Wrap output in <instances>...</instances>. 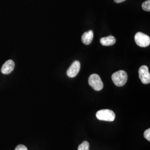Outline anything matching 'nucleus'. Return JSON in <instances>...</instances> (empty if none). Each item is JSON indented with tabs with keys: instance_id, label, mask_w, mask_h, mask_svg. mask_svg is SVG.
Wrapping results in <instances>:
<instances>
[{
	"instance_id": "obj_1",
	"label": "nucleus",
	"mask_w": 150,
	"mask_h": 150,
	"mask_svg": "<svg viewBox=\"0 0 150 150\" xmlns=\"http://www.w3.org/2000/svg\"><path fill=\"white\" fill-rule=\"evenodd\" d=\"M127 74L123 70H120L115 72L112 75V80L114 84L118 87L124 86L127 81Z\"/></svg>"
},
{
	"instance_id": "obj_2",
	"label": "nucleus",
	"mask_w": 150,
	"mask_h": 150,
	"mask_svg": "<svg viewBox=\"0 0 150 150\" xmlns=\"http://www.w3.org/2000/svg\"><path fill=\"white\" fill-rule=\"evenodd\" d=\"M96 117L98 120L101 121H106L112 122L115 119V113L112 110L105 109L101 110L96 113Z\"/></svg>"
},
{
	"instance_id": "obj_3",
	"label": "nucleus",
	"mask_w": 150,
	"mask_h": 150,
	"mask_svg": "<svg viewBox=\"0 0 150 150\" xmlns=\"http://www.w3.org/2000/svg\"><path fill=\"white\" fill-rule=\"evenodd\" d=\"M88 84L96 91H100L103 87V83L100 77L95 74L89 77Z\"/></svg>"
},
{
	"instance_id": "obj_4",
	"label": "nucleus",
	"mask_w": 150,
	"mask_h": 150,
	"mask_svg": "<svg viewBox=\"0 0 150 150\" xmlns=\"http://www.w3.org/2000/svg\"><path fill=\"white\" fill-rule=\"evenodd\" d=\"M134 40L136 43L141 47H145L150 45V37L142 32H137L135 35Z\"/></svg>"
},
{
	"instance_id": "obj_5",
	"label": "nucleus",
	"mask_w": 150,
	"mask_h": 150,
	"mask_svg": "<svg viewBox=\"0 0 150 150\" xmlns=\"http://www.w3.org/2000/svg\"><path fill=\"white\" fill-rule=\"evenodd\" d=\"M139 75L140 80L144 84H149L150 82V74L146 66H142L139 70Z\"/></svg>"
},
{
	"instance_id": "obj_6",
	"label": "nucleus",
	"mask_w": 150,
	"mask_h": 150,
	"mask_svg": "<svg viewBox=\"0 0 150 150\" xmlns=\"http://www.w3.org/2000/svg\"><path fill=\"white\" fill-rule=\"evenodd\" d=\"M80 62L78 61H75L67 70V75L71 78L75 77L79 74L80 70Z\"/></svg>"
},
{
	"instance_id": "obj_7",
	"label": "nucleus",
	"mask_w": 150,
	"mask_h": 150,
	"mask_svg": "<svg viewBox=\"0 0 150 150\" xmlns=\"http://www.w3.org/2000/svg\"><path fill=\"white\" fill-rule=\"evenodd\" d=\"M15 68V62L11 60H7L1 68V72L3 74L8 75L10 74Z\"/></svg>"
},
{
	"instance_id": "obj_8",
	"label": "nucleus",
	"mask_w": 150,
	"mask_h": 150,
	"mask_svg": "<svg viewBox=\"0 0 150 150\" xmlns=\"http://www.w3.org/2000/svg\"><path fill=\"white\" fill-rule=\"evenodd\" d=\"M93 38V32L92 30H90L88 32H85L82 38V42L85 45H89L92 42Z\"/></svg>"
},
{
	"instance_id": "obj_9",
	"label": "nucleus",
	"mask_w": 150,
	"mask_h": 150,
	"mask_svg": "<svg viewBox=\"0 0 150 150\" xmlns=\"http://www.w3.org/2000/svg\"><path fill=\"white\" fill-rule=\"evenodd\" d=\"M116 40L115 37L112 36H110L106 38H102L100 39V43L105 46H112L116 43Z\"/></svg>"
},
{
	"instance_id": "obj_10",
	"label": "nucleus",
	"mask_w": 150,
	"mask_h": 150,
	"mask_svg": "<svg viewBox=\"0 0 150 150\" xmlns=\"http://www.w3.org/2000/svg\"><path fill=\"white\" fill-rule=\"evenodd\" d=\"M90 150V144L89 143L85 141L81 144L79 145L78 147V150Z\"/></svg>"
},
{
	"instance_id": "obj_11",
	"label": "nucleus",
	"mask_w": 150,
	"mask_h": 150,
	"mask_svg": "<svg viewBox=\"0 0 150 150\" xmlns=\"http://www.w3.org/2000/svg\"><path fill=\"white\" fill-rule=\"evenodd\" d=\"M142 9L145 11H150V0H147L142 5Z\"/></svg>"
},
{
	"instance_id": "obj_12",
	"label": "nucleus",
	"mask_w": 150,
	"mask_h": 150,
	"mask_svg": "<svg viewBox=\"0 0 150 150\" xmlns=\"http://www.w3.org/2000/svg\"><path fill=\"white\" fill-rule=\"evenodd\" d=\"M144 137L145 139H147L149 141H150V129H146L144 132Z\"/></svg>"
},
{
	"instance_id": "obj_13",
	"label": "nucleus",
	"mask_w": 150,
	"mask_h": 150,
	"mask_svg": "<svg viewBox=\"0 0 150 150\" xmlns=\"http://www.w3.org/2000/svg\"><path fill=\"white\" fill-rule=\"evenodd\" d=\"M15 150H28L27 147L23 145H18Z\"/></svg>"
},
{
	"instance_id": "obj_14",
	"label": "nucleus",
	"mask_w": 150,
	"mask_h": 150,
	"mask_svg": "<svg viewBox=\"0 0 150 150\" xmlns=\"http://www.w3.org/2000/svg\"><path fill=\"white\" fill-rule=\"evenodd\" d=\"M126 0H114V1L116 2V3H121V2H123L124 1H125Z\"/></svg>"
}]
</instances>
